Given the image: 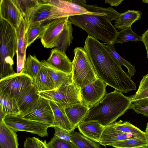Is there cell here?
I'll list each match as a JSON object with an SVG mask.
<instances>
[{
	"mask_svg": "<svg viewBox=\"0 0 148 148\" xmlns=\"http://www.w3.org/2000/svg\"><path fill=\"white\" fill-rule=\"evenodd\" d=\"M135 137H137L130 133H120L102 135L99 143L104 146H110L117 141Z\"/></svg>",
	"mask_w": 148,
	"mask_h": 148,
	"instance_id": "32",
	"label": "cell"
},
{
	"mask_svg": "<svg viewBox=\"0 0 148 148\" xmlns=\"http://www.w3.org/2000/svg\"><path fill=\"white\" fill-rule=\"evenodd\" d=\"M0 18L6 21L17 30L24 16L13 0H1Z\"/></svg>",
	"mask_w": 148,
	"mask_h": 148,
	"instance_id": "12",
	"label": "cell"
},
{
	"mask_svg": "<svg viewBox=\"0 0 148 148\" xmlns=\"http://www.w3.org/2000/svg\"><path fill=\"white\" fill-rule=\"evenodd\" d=\"M69 19L75 26L86 31L88 35L104 42L114 44L118 32L106 16L83 14L71 16Z\"/></svg>",
	"mask_w": 148,
	"mask_h": 148,
	"instance_id": "3",
	"label": "cell"
},
{
	"mask_svg": "<svg viewBox=\"0 0 148 148\" xmlns=\"http://www.w3.org/2000/svg\"><path fill=\"white\" fill-rule=\"evenodd\" d=\"M110 146L115 148H139L148 147V141L138 137L116 142Z\"/></svg>",
	"mask_w": 148,
	"mask_h": 148,
	"instance_id": "31",
	"label": "cell"
},
{
	"mask_svg": "<svg viewBox=\"0 0 148 148\" xmlns=\"http://www.w3.org/2000/svg\"><path fill=\"white\" fill-rule=\"evenodd\" d=\"M72 62L73 83L80 89L94 82L98 78L87 52L81 47L74 50Z\"/></svg>",
	"mask_w": 148,
	"mask_h": 148,
	"instance_id": "5",
	"label": "cell"
},
{
	"mask_svg": "<svg viewBox=\"0 0 148 148\" xmlns=\"http://www.w3.org/2000/svg\"><path fill=\"white\" fill-rule=\"evenodd\" d=\"M79 5L85 8L89 12L106 15L111 21H115L121 14L112 7H100L95 5L86 4V3L81 4Z\"/></svg>",
	"mask_w": 148,
	"mask_h": 148,
	"instance_id": "29",
	"label": "cell"
},
{
	"mask_svg": "<svg viewBox=\"0 0 148 148\" xmlns=\"http://www.w3.org/2000/svg\"><path fill=\"white\" fill-rule=\"evenodd\" d=\"M0 110L6 115H21L20 110L15 98L0 90Z\"/></svg>",
	"mask_w": 148,
	"mask_h": 148,
	"instance_id": "24",
	"label": "cell"
},
{
	"mask_svg": "<svg viewBox=\"0 0 148 148\" xmlns=\"http://www.w3.org/2000/svg\"><path fill=\"white\" fill-rule=\"evenodd\" d=\"M55 69L68 73L72 72V62L65 53L54 48L51 51L49 56L46 60Z\"/></svg>",
	"mask_w": 148,
	"mask_h": 148,
	"instance_id": "16",
	"label": "cell"
},
{
	"mask_svg": "<svg viewBox=\"0 0 148 148\" xmlns=\"http://www.w3.org/2000/svg\"><path fill=\"white\" fill-rule=\"evenodd\" d=\"M0 79L13 75L14 58L17 49L16 30L5 20L0 18Z\"/></svg>",
	"mask_w": 148,
	"mask_h": 148,
	"instance_id": "4",
	"label": "cell"
},
{
	"mask_svg": "<svg viewBox=\"0 0 148 148\" xmlns=\"http://www.w3.org/2000/svg\"><path fill=\"white\" fill-rule=\"evenodd\" d=\"M4 121L6 125L16 132L25 131L42 137L48 136L47 130L50 126L47 124L23 118L21 115H6Z\"/></svg>",
	"mask_w": 148,
	"mask_h": 148,
	"instance_id": "7",
	"label": "cell"
},
{
	"mask_svg": "<svg viewBox=\"0 0 148 148\" xmlns=\"http://www.w3.org/2000/svg\"><path fill=\"white\" fill-rule=\"evenodd\" d=\"M107 86L98 78L93 82L81 88L82 103L89 108L95 106L107 93Z\"/></svg>",
	"mask_w": 148,
	"mask_h": 148,
	"instance_id": "10",
	"label": "cell"
},
{
	"mask_svg": "<svg viewBox=\"0 0 148 148\" xmlns=\"http://www.w3.org/2000/svg\"><path fill=\"white\" fill-rule=\"evenodd\" d=\"M16 132L7 126L4 121L0 122V148H18Z\"/></svg>",
	"mask_w": 148,
	"mask_h": 148,
	"instance_id": "21",
	"label": "cell"
},
{
	"mask_svg": "<svg viewBox=\"0 0 148 148\" xmlns=\"http://www.w3.org/2000/svg\"><path fill=\"white\" fill-rule=\"evenodd\" d=\"M69 18L66 17L58 18L49 22L39 38L44 47L48 49L54 47L56 42Z\"/></svg>",
	"mask_w": 148,
	"mask_h": 148,
	"instance_id": "11",
	"label": "cell"
},
{
	"mask_svg": "<svg viewBox=\"0 0 148 148\" xmlns=\"http://www.w3.org/2000/svg\"><path fill=\"white\" fill-rule=\"evenodd\" d=\"M142 36L135 33L131 27H130L118 32V36L114 42V44L125 43L129 42L142 41Z\"/></svg>",
	"mask_w": 148,
	"mask_h": 148,
	"instance_id": "33",
	"label": "cell"
},
{
	"mask_svg": "<svg viewBox=\"0 0 148 148\" xmlns=\"http://www.w3.org/2000/svg\"><path fill=\"white\" fill-rule=\"evenodd\" d=\"M148 148V147H141V148Z\"/></svg>",
	"mask_w": 148,
	"mask_h": 148,
	"instance_id": "48",
	"label": "cell"
},
{
	"mask_svg": "<svg viewBox=\"0 0 148 148\" xmlns=\"http://www.w3.org/2000/svg\"><path fill=\"white\" fill-rule=\"evenodd\" d=\"M105 44L107 48L110 52L117 62L121 66H124L126 67L128 70V72L130 77L131 78L132 77L136 72L135 66L131 64L129 62L124 59L115 50L114 44Z\"/></svg>",
	"mask_w": 148,
	"mask_h": 148,
	"instance_id": "34",
	"label": "cell"
},
{
	"mask_svg": "<svg viewBox=\"0 0 148 148\" xmlns=\"http://www.w3.org/2000/svg\"><path fill=\"white\" fill-rule=\"evenodd\" d=\"M132 103L130 109L136 112L148 117V97L136 100Z\"/></svg>",
	"mask_w": 148,
	"mask_h": 148,
	"instance_id": "35",
	"label": "cell"
},
{
	"mask_svg": "<svg viewBox=\"0 0 148 148\" xmlns=\"http://www.w3.org/2000/svg\"><path fill=\"white\" fill-rule=\"evenodd\" d=\"M41 62L49 75L56 89L61 86L73 83L72 73H66L56 70L50 65L46 60H43Z\"/></svg>",
	"mask_w": 148,
	"mask_h": 148,
	"instance_id": "19",
	"label": "cell"
},
{
	"mask_svg": "<svg viewBox=\"0 0 148 148\" xmlns=\"http://www.w3.org/2000/svg\"><path fill=\"white\" fill-rule=\"evenodd\" d=\"M84 48L88 55L98 77L107 85L122 93L136 89V84L123 70L104 43L88 35Z\"/></svg>",
	"mask_w": 148,
	"mask_h": 148,
	"instance_id": "1",
	"label": "cell"
},
{
	"mask_svg": "<svg viewBox=\"0 0 148 148\" xmlns=\"http://www.w3.org/2000/svg\"><path fill=\"white\" fill-rule=\"evenodd\" d=\"M142 1L145 3L148 4V0H143Z\"/></svg>",
	"mask_w": 148,
	"mask_h": 148,
	"instance_id": "47",
	"label": "cell"
},
{
	"mask_svg": "<svg viewBox=\"0 0 148 148\" xmlns=\"http://www.w3.org/2000/svg\"><path fill=\"white\" fill-rule=\"evenodd\" d=\"M38 138L28 137L24 143V148H39Z\"/></svg>",
	"mask_w": 148,
	"mask_h": 148,
	"instance_id": "38",
	"label": "cell"
},
{
	"mask_svg": "<svg viewBox=\"0 0 148 148\" xmlns=\"http://www.w3.org/2000/svg\"><path fill=\"white\" fill-rule=\"evenodd\" d=\"M6 115L1 110H0V122L4 121Z\"/></svg>",
	"mask_w": 148,
	"mask_h": 148,
	"instance_id": "45",
	"label": "cell"
},
{
	"mask_svg": "<svg viewBox=\"0 0 148 148\" xmlns=\"http://www.w3.org/2000/svg\"><path fill=\"white\" fill-rule=\"evenodd\" d=\"M33 84L38 92L55 89L53 82L45 68L43 66L38 70Z\"/></svg>",
	"mask_w": 148,
	"mask_h": 148,
	"instance_id": "22",
	"label": "cell"
},
{
	"mask_svg": "<svg viewBox=\"0 0 148 148\" xmlns=\"http://www.w3.org/2000/svg\"><path fill=\"white\" fill-rule=\"evenodd\" d=\"M39 148H49L45 140L43 141L38 138Z\"/></svg>",
	"mask_w": 148,
	"mask_h": 148,
	"instance_id": "43",
	"label": "cell"
},
{
	"mask_svg": "<svg viewBox=\"0 0 148 148\" xmlns=\"http://www.w3.org/2000/svg\"><path fill=\"white\" fill-rule=\"evenodd\" d=\"M26 25L24 18L16 30L17 49L16 52L17 73H21L26 61V53L28 47L25 37Z\"/></svg>",
	"mask_w": 148,
	"mask_h": 148,
	"instance_id": "14",
	"label": "cell"
},
{
	"mask_svg": "<svg viewBox=\"0 0 148 148\" xmlns=\"http://www.w3.org/2000/svg\"><path fill=\"white\" fill-rule=\"evenodd\" d=\"M71 142L75 148H101L99 143L94 142L80 133L71 132Z\"/></svg>",
	"mask_w": 148,
	"mask_h": 148,
	"instance_id": "27",
	"label": "cell"
},
{
	"mask_svg": "<svg viewBox=\"0 0 148 148\" xmlns=\"http://www.w3.org/2000/svg\"><path fill=\"white\" fill-rule=\"evenodd\" d=\"M142 42L144 44L146 51L147 58L148 59V29L142 35Z\"/></svg>",
	"mask_w": 148,
	"mask_h": 148,
	"instance_id": "41",
	"label": "cell"
},
{
	"mask_svg": "<svg viewBox=\"0 0 148 148\" xmlns=\"http://www.w3.org/2000/svg\"><path fill=\"white\" fill-rule=\"evenodd\" d=\"M142 13L139 10H128L121 13L114 22L116 29L123 30L131 27L132 24L141 19Z\"/></svg>",
	"mask_w": 148,
	"mask_h": 148,
	"instance_id": "23",
	"label": "cell"
},
{
	"mask_svg": "<svg viewBox=\"0 0 148 148\" xmlns=\"http://www.w3.org/2000/svg\"><path fill=\"white\" fill-rule=\"evenodd\" d=\"M145 131V132L148 138V121L147 124V125Z\"/></svg>",
	"mask_w": 148,
	"mask_h": 148,
	"instance_id": "46",
	"label": "cell"
},
{
	"mask_svg": "<svg viewBox=\"0 0 148 148\" xmlns=\"http://www.w3.org/2000/svg\"><path fill=\"white\" fill-rule=\"evenodd\" d=\"M123 0H106L105 3H107L112 6H117L120 5Z\"/></svg>",
	"mask_w": 148,
	"mask_h": 148,
	"instance_id": "42",
	"label": "cell"
},
{
	"mask_svg": "<svg viewBox=\"0 0 148 148\" xmlns=\"http://www.w3.org/2000/svg\"><path fill=\"white\" fill-rule=\"evenodd\" d=\"M148 88V73L143 76L140 82L139 87L135 94H138L143 90Z\"/></svg>",
	"mask_w": 148,
	"mask_h": 148,
	"instance_id": "39",
	"label": "cell"
},
{
	"mask_svg": "<svg viewBox=\"0 0 148 148\" xmlns=\"http://www.w3.org/2000/svg\"><path fill=\"white\" fill-rule=\"evenodd\" d=\"M52 127L55 130L54 135L62 140L71 142V132L57 127Z\"/></svg>",
	"mask_w": 148,
	"mask_h": 148,
	"instance_id": "37",
	"label": "cell"
},
{
	"mask_svg": "<svg viewBox=\"0 0 148 148\" xmlns=\"http://www.w3.org/2000/svg\"><path fill=\"white\" fill-rule=\"evenodd\" d=\"M148 97V88L138 94H135L130 97L132 102L141 99Z\"/></svg>",
	"mask_w": 148,
	"mask_h": 148,
	"instance_id": "40",
	"label": "cell"
},
{
	"mask_svg": "<svg viewBox=\"0 0 148 148\" xmlns=\"http://www.w3.org/2000/svg\"><path fill=\"white\" fill-rule=\"evenodd\" d=\"M132 103L130 97L115 90L106 93L99 102L90 108L82 122L95 121L104 126L108 125L130 109Z\"/></svg>",
	"mask_w": 148,
	"mask_h": 148,
	"instance_id": "2",
	"label": "cell"
},
{
	"mask_svg": "<svg viewBox=\"0 0 148 148\" xmlns=\"http://www.w3.org/2000/svg\"><path fill=\"white\" fill-rule=\"evenodd\" d=\"M19 9L24 16L26 25L28 23L31 13L40 2L38 0H13Z\"/></svg>",
	"mask_w": 148,
	"mask_h": 148,
	"instance_id": "30",
	"label": "cell"
},
{
	"mask_svg": "<svg viewBox=\"0 0 148 148\" xmlns=\"http://www.w3.org/2000/svg\"><path fill=\"white\" fill-rule=\"evenodd\" d=\"M40 96L65 106L82 103L80 89L73 83L57 89L38 92Z\"/></svg>",
	"mask_w": 148,
	"mask_h": 148,
	"instance_id": "6",
	"label": "cell"
},
{
	"mask_svg": "<svg viewBox=\"0 0 148 148\" xmlns=\"http://www.w3.org/2000/svg\"><path fill=\"white\" fill-rule=\"evenodd\" d=\"M90 108L82 103L65 107L66 115L72 124L76 128L87 115Z\"/></svg>",
	"mask_w": 148,
	"mask_h": 148,
	"instance_id": "20",
	"label": "cell"
},
{
	"mask_svg": "<svg viewBox=\"0 0 148 148\" xmlns=\"http://www.w3.org/2000/svg\"><path fill=\"white\" fill-rule=\"evenodd\" d=\"M33 83L32 79L22 73L14 74L0 80V90L15 99L27 87Z\"/></svg>",
	"mask_w": 148,
	"mask_h": 148,
	"instance_id": "9",
	"label": "cell"
},
{
	"mask_svg": "<svg viewBox=\"0 0 148 148\" xmlns=\"http://www.w3.org/2000/svg\"><path fill=\"white\" fill-rule=\"evenodd\" d=\"M42 66L41 62L39 61L35 56L29 55L26 59L21 73L30 77L33 82L38 70Z\"/></svg>",
	"mask_w": 148,
	"mask_h": 148,
	"instance_id": "28",
	"label": "cell"
},
{
	"mask_svg": "<svg viewBox=\"0 0 148 148\" xmlns=\"http://www.w3.org/2000/svg\"><path fill=\"white\" fill-rule=\"evenodd\" d=\"M72 23L69 19L57 40L55 48L65 53L73 40Z\"/></svg>",
	"mask_w": 148,
	"mask_h": 148,
	"instance_id": "25",
	"label": "cell"
},
{
	"mask_svg": "<svg viewBox=\"0 0 148 148\" xmlns=\"http://www.w3.org/2000/svg\"><path fill=\"white\" fill-rule=\"evenodd\" d=\"M49 101L54 114V123L53 127H58L70 132L74 131L75 128L66 115L65 107L54 101Z\"/></svg>",
	"mask_w": 148,
	"mask_h": 148,
	"instance_id": "17",
	"label": "cell"
},
{
	"mask_svg": "<svg viewBox=\"0 0 148 148\" xmlns=\"http://www.w3.org/2000/svg\"><path fill=\"white\" fill-rule=\"evenodd\" d=\"M40 97L33 83L25 88L16 99L21 114L31 108Z\"/></svg>",
	"mask_w": 148,
	"mask_h": 148,
	"instance_id": "15",
	"label": "cell"
},
{
	"mask_svg": "<svg viewBox=\"0 0 148 148\" xmlns=\"http://www.w3.org/2000/svg\"><path fill=\"white\" fill-rule=\"evenodd\" d=\"M105 126L95 121L82 122L77 127L81 134L97 143H99Z\"/></svg>",
	"mask_w": 148,
	"mask_h": 148,
	"instance_id": "18",
	"label": "cell"
},
{
	"mask_svg": "<svg viewBox=\"0 0 148 148\" xmlns=\"http://www.w3.org/2000/svg\"><path fill=\"white\" fill-rule=\"evenodd\" d=\"M49 22L42 23H29L26 26L25 37L27 47L36 40L40 38Z\"/></svg>",
	"mask_w": 148,
	"mask_h": 148,
	"instance_id": "26",
	"label": "cell"
},
{
	"mask_svg": "<svg viewBox=\"0 0 148 148\" xmlns=\"http://www.w3.org/2000/svg\"><path fill=\"white\" fill-rule=\"evenodd\" d=\"M120 133L132 134L139 138L148 141L145 132L128 121L123 122L121 120L105 126L102 135Z\"/></svg>",
	"mask_w": 148,
	"mask_h": 148,
	"instance_id": "13",
	"label": "cell"
},
{
	"mask_svg": "<svg viewBox=\"0 0 148 148\" xmlns=\"http://www.w3.org/2000/svg\"><path fill=\"white\" fill-rule=\"evenodd\" d=\"M47 144L49 148H75L71 142L62 140L54 135Z\"/></svg>",
	"mask_w": 148,
	"mask_h": 148,
	"instance_id": "36",
	"label": "cell"
},
{
	"mask_svg": "<svg viewBox=\"0 0 148 148\" xmlns=\"http://www.w3.org/2000/svg\"><path fill=\"white\" fill-rule=\"evenodd\" d=\"M73 3L79 5V4L86 3V1L85 0H70Z\"/></svg>",
	"mask_w": 148,
	"mask_h": 148,
	"instance_id": "44",
	"label": "cell"
},
{
	"mask_svg": "<svg viewBox=\"0 0 148 148\" xmlns=\"http://www.w3.org/2000/svg\"><path fill=\"white\" fill-rule=\"evenodd\" d=\"M21 115L24 119L54 126V114L49 101L41 97L31 108Z\"/></svg>",
	"mask_w": 148,
	"mask_h": 148,
	"instance_id": "8",
	"label": "cell"
}]
</instances>
